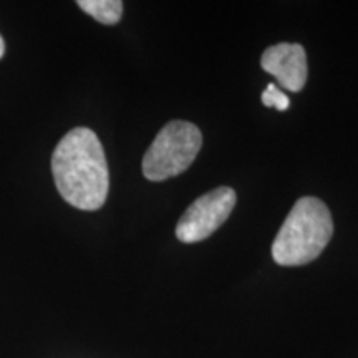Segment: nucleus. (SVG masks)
I'll return each mask as SVG.
<instances>
[{"instance_id":"f257e3e1","label":"nucleus","mask_w":358,"mask_h":358,"mask_svg":"<svg viewBox=\"0 0 358 358\" xmlns=\"http://www.w3.org/2000/svg\"><path fill=\"white\" fill-rule=\"evenodd\" d=\"M52 173L60 196L73 208L96 211L108 198V163L90 128H75L62 138L52 156Z\"/></svg>"},{"instance_id":"0eeeda50","label":"nucleus","mask_w":358,"mask_h":358,"mask_svg":"<svg viewBox=\"0 0 358 358\" xmlns=\"http://www.w3.org/2000/svg\"><path fill=\"white\" fill-rule=\"evenodd\" d=\"M261 98H262L264 105L268 106V108L285 111V110H289V106H290L289 96L285 95L282 90L277 88V85H274V83L267 85V88L262 92Z\"/></svg>"},{"instance_id":"423d86ee","label":"nucleus","mask_w":358,"mask_h":358,"mask_svg":"<svg viewBox=\"0 0 358 358\" xmlns=\"http://www.w3.org/2000/svg\"><path fill=\"white\" fill-rule=\"evenodd\" d=\"M78 7L105 25L118 24L123 15V2L120 0H80Z\"/></svg>"},{"instance_id":"f03ea898","label":"nucleus","mask_w":358,"mask_h":358,"mask_svg":"<svg viewBox=\"0 0 358 358\" xmlns=\"http://www.w3.org/2000/svg\"><path fill=\"white\" fill-rule=\"evenodd\" d=\"M334 234L329 208L320 199L301 198L282 224L272 244V257L279 266H303L324 252Z\"/></svg>"},{"instance_id":"20e7f679","label":"nucleus","mask_w":358,"mask_h":358,"mask_svg":"<svg viewBox=\"0 0 358 358\" xmlns=\"http://www.w3.org/2000/svg\"><path fill=\"white\" fill-rule=\"evenodd\" d=\"M236 192L231 187H217L206 192L182 214L176 226V237L185 244L204 241L226 222L236 206Z\"/></svg>"},{"instance_id":"6e6552de","label":"nucleus","mask_w":358,"mask_h":358,"mask_svg":"<svg viewBox=\"0 0 358 358\" xmlns=\"http://www.w3.org/2000/svg\"><path fill=\"white\" fill-rule=\"evenodd\" d=\"M3 53H6V42H3L2 35H0V58L3 57Z\"/></svg>"},{"instance_id":"7ed1b4c3","label":"nucleus","mask_w":358,"mask_h":358,"mask_svg":"<svg viewBox=\"0 0 358 358\" xmlns=\"http://www.w3.org/2000/svg\"><path fill=\"white\" fill-rule=\"evenodd\" d=\"M203 146L196 124L174 120L158 133L143 158V174L150 181H164L185 173Z\"/></svg>"},{"instance_id":"39448f33","label":"nucleus","mask_w":358,"mask_h":358,"mask_svg":"<svg viewBox=\"0 0 358 358\" xmlns=\"http://www.w3.org/2000/svg\"><path fill=\"white\" fill-rule=\"evenodd\" d=\"M261 66L274 75L282 88L301 92L307 82V55L299 43H277L262 53Z\"/></svg>"}]
</instances>
